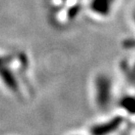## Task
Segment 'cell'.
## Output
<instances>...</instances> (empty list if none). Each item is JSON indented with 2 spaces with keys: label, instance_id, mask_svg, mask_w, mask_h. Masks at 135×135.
I'll list each match as a JSON object with an SVG mask.
<instances>
[{
  "label": "cell",
  "instance_id": "6da1fadb",
  "mask_svg": "<svg viewBox=\"0 0 135 135\" xmlns=\"http://www.w3.org/2000/svg\"><path fill=\"white\" fill-rule=\"evenodd\" d=\"M95 98L97 105L101 108L109 106L112 99V82L105 74L98 75L95 79Z\"/></svg>",
  "mask_w": 135,
  "mask_h": 135
},
{
  "label": "cell",
  "instance_id": "7a4b0ae2",
  "mask_svg": "<svg viewBox=\"0 0 135 135\" xmlns=\"http://www.w3.org/2000/svg\"><path fill=\"white\" fill-rule=\"evenodd\" d=\"M121 123H122V120L119 117H116L109 121L94 125L93 127H91L90 132H91V135H108L117 130L118 127L121 125Z\"/></svg>",
  "mask_w": 135,
  "mask_h": 135
},
{
  "label": "cell",
  "instance_id": "3957f363",
  "mask_svg": "<svg viewBox=\"0 0 135 135\" xmlns=\"http://www.w3.org/2000/svg\"><path fill=\"white\" fill-rule=\"evenodd\" d=\"M114 0H91L90 9L99 16H107L111 12Z\"/></svg>",
  "mask_w": 135,
  "mask_h": 135
},
{
  "label": "cell",
  "instance_id": "277c9868",
  "mask_svg": "<svg viewBox=\"0 0 135 135\" xmlns=\"http://www.w3.org/2000/svg\"><path fill=\"white\" fill-rule=\"evenodd\" d=\"M133 19H134V22H135V11H134V13H133Z\"/></svg>",
  "mask_w": 135,
  "mask_h": 135
}]
</instances>
